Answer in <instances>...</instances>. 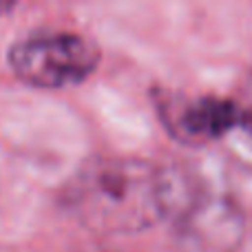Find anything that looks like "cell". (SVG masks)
<instances>
[{
    "label": "cell",
    "instance_id": "cell-1",
    "mask_svg": "<svg viewBox=\"0 0 252 252\" xmlns=\"http://www.w3.org/2000/svg\"><path fill=\"white\" fill-rule=\"evenodd\" d=\"M66 197L93 232L130 235L166 217L168 170L139 157H95L78 170Z\"/></svg>",
    "mask_w": 252,
    "mask_h": 252
},
{
    "label": "cell",
    "instance_id": "cell-2",
    "mask_svg": "<svg viewBox=\"0 0 252 252\" xmlns=\"http://www.w3.org/2000/svg\"><path fill=\"white\" fill-rule=\"evenodd\" d=\"M9 64L31 87L69 89L97 69L100 51L91 40L73 31H35L13 42Z\"/></svg>",
    "mask_w": 252,
    "mask_h": 252
},
{
    "label": "cell",
    "instance_id": "cell-3",
    "mask_svg": "<svg viewBox=\"0 0 252 252\" xmlns=\"http://www.w3.org/2000/svg\"><path fill=\"white\" fill-rule=\"evenodd\" d=\"M184 246L197 252H230L241 241V213L217 192L190 188L184 177L168 173V208Z\"/></svg>",
    "mask_w": 252,
    "mask_h": 252
},
{
    "label": "cell",
    "instance_id": "cell-4",
    "mask_svg": "<svg viewBox=\"0 0 252 252\" xmlns=\"http://www.w3.org/2000/svg\"><path fill=\"white\" fill-rule=\"evenodd\" d=\"M166 128L184 144H208L239 124L237 104L213 95L166 97L161 104Z\"/></svg>",
    "mask_w": 252,
    "mask_h": 252
},
{
    "label": "cell",
    "instance_id": "cell-5",
    "mask_svg": "<svg viewBox=\"0 0 252 252\" xmlns=\"http://www.w3.org/2000/svg\"><path fill=\"white\" fill-rule=\"evenodd\" d=\"M235 104H237V115H239V124L237 126H241L252 137V75L248 78V82L244 84L241 95Z\"/></svg>",
    "mask_w": 252,
    "mask_h": 252
}]
</instances>
